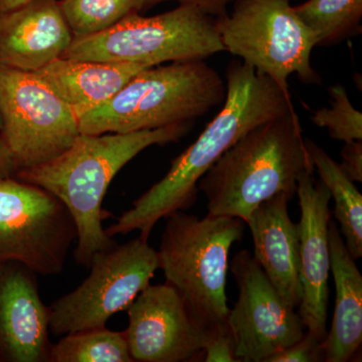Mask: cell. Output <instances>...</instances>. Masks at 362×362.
<instances>
[{"instance_id":"1","label":"cell","mask_w":362,"mask_h":362,"mask_svg":"<svg viewBox=\"0 0 362 362\" xmlns=\"http://www.w3.org/2000/svg\"><path fill=\"white\" fill-rule=\"evenodd\" d=\"M226 78L225 101L218 115L171 161L166 175L105 230L109 237L138 230L140 237L148 240L161 218L194 206L199 181L226 150L257 126L295 112L291 98L272 78L243 61L228 65Z\"/></svg>"},{"instance_id":"2","label":"cell","mask_w":362,"mask_h":362,"mask_svg":"<svg viewBox=\"0 0 362 362\" xmlns=\"http://www.w3.org/2000/svg\"><path fill=\"white\" fill-rule=\"evenodd\" d=\"M189 128L185 123L131 133L80 134L63 153L16 171L14 177L45 188L68 207L77 228L76 261L89 267L96 252L117 244L102 225L108 216L102 202L111 181L143 150L178 141Z\"/></svg>"},{"instance_id":"3","label":"cell","mask_w":362,"mask_h":362,"mask_svg":"<svg viewBox=\"0 0 362 362\" xmlns=\"http://www.w3.org/2000/svg\"><path fill=\"white\" fill-rule=\"evenodd\" d=\"M314 168L296 112L257 126L206 171L197 188L213 216L246 223L262 202L284 194L291 201L298 177Z\"/></svg>"},{"instance_id":"4","label":"cell","mask_w":362,"mask_h":362,"mask_svg":"<svg viewBox=\"0 0 362 362\" xmlns=\"http://www.w3.org/2000/svg\"><path fill=\"white\" fill-rule=\"evenodd\" d=\"M220 74L204 59L149 66L78 118L81 134L131 133L192 123L225 101Z\"/></svg>"},{"instance_id":"5","label":"cell","mask_w":362,"mask_h":362,"mask_svg":"<svg viewBox=\"0 0 362 362\" xmlns=\"http://www.w3.org/2000/svg\"><path fill=\"white\" fill-rule=\"evenodd\" d=\"M161 235L159 269L194 320L204 329L226 322L228 255L244 233L239 218L207 214L199 218L183 211L168 216Z\"/></svg>"},{"instance_id":"6","label":"cell","mask_w":362,"mask_h":362,"mask_svg":"<svg viewBox=\"0 0 362 362\" xmlns=\"http://www.w3.org/2000/svg\"><path fill=\"white\" fill-rule=\"evenodd\" d=\"M223 52L216 18L180 4L168 13L148 18L134 14L104 32L74 37L62 57L153 66L206 59Z\"/></svg>"},{"instance_id":"7","label":"cell","mask_w":362,"mask_h":362,"mask_svg":"<svg viewBox=\"0 0 362 362\" xmlns=\"http://www.w3.org/2000/svg\"><path fill=\"white\" fill-rule=\"evenodd\" d=\"M216 25L226 52L272 78L286 96L291 98L292 75L320 84L311 64L315 37L290 0H235L232 13L216 18Z\"/></svg>"},{"instance_id":"8","label":"cell","mask_w":362,"mask_h":362,"mask_svg":"<svg viewBox=\"0 0 362 362\" xmlns=\"http://www.w3.org/2000/svg\"><path fill=\"white\" fill-rule=\"evenodd\" d=\"M89 267V277L49 307V332L54 337L105 327L150 284L159 259L148 240L139 235L96 252Z\"/></svg>"},{"instance_id":"9","label":"cell","mask_w":362,"mask_h":362,"mask_svg":"<svg viewBox=\"0 0 362 362\" xmlns=\"http://www.w3.org/2000/svg\"><path fill=\"white\" fill-rule=\"evenodd\" d=\"M77 238L73 216L58 197L16 177L0 180V262L58 275Z\"/></svg>"},{"instance_id":"10","label":"cell","mask_w":362,"mask_h":362,"mask_svg":"<svg viewBox=\"0 0 362 362\" xmlns=\"http://www.w3.org/2000/svg\"><path fill=\"white\" fill-rule=\"evenodd\" d=\"M0 107L16 171L52 160L81 134L77 115L35 73L0 68Z\"/></svg>"},{"instance_id":"11","label":"cell","mask_w":362,"mask_h":362,"mask_svg":"<svg viewBox=\"0 0 362 362\" xmlns=\"http://www.w3.org/2000/svg\"><path fill=\"white\" fill-rule=\"evenodd\" d=\"M228 267L239 290L226 318L238 362H266L301 339L306 329L301 317L283 301L251 252H238Z\"/></svg>"},{"instance_id":"12","label":"cell","mask_w":362,"mask_h":362,"mask_svg":"<svg viewBox=\"0 0 362 362\" xmlns=\"http://www.w3.org/2000/svg\"><path fill=\"white\" fill-rule=\"evenodd\" d=\"M123 334L133 361H192L204 352L206 329L173 286L148 285L128 307Z\"/></svg>"},{"instance_id":"13","label":"cell","mask_w":362,"mask_h":362,"mask_svg":"<svg viewBox=\"0 0 362 362\" xmlns=\"http://www.w3.org/2000/svg\"><path fill=\"white\" fill-rule=\"evenodd\" d=\"M315 169H306L298 177L297 195L301 216L299 230V313L305 327L324 339L329 302L330 194L322 181L314 177Z\"/></svg>"},{"instance_id":"14","label":"cell","mask_w":362,"mask_h":362,"mask_svg":"<svg viewBox=\"0 0 362 362\" xmlns=\"http://www.w3.org/2000/svg\"><path fill=\"white\" fill-rule=\"evenodd\" d=\"M49 316L35 272L20 262H0V361L49 362Z\"/></svg>"},{"instance_id":"15","label":"cell","mask_w":362,"mask_h":362,"mask_svg":"<svg viewBox=\"0 0 362 362\" xmlns=\"http://www.w3.org/2000/svg\"><path fill=\"white\" fill-rule=\"evenodd\" d=\"M73 39L59 0H32L0 13V68L35 73L63 56Z\"/></svg>"},{"instance_id":"16","label":"cell","mask_w":362,"mask_h":362,"mask_svg":"<svg viewBox=\"0 0 362 362\" xmlns=\"http://www.w3.org/2000/svg\"><path fill=\"white\" fill-rule=\"evenodd\" d=\"M287 195L281 194L262 202L246 223L254 244V259L283 301L291 308L301 302L299 230L288 211Z\"/></svg>"},{"instance_id":"17","label":"cell","mask_w":362,"mask_h":362,"mask_svg":"<svg viewBox=\"0 0 362 362\" xmlns=\"http://www.w3.org/2000/svg\"><path fill=\"white\" fill-rule=\"evenodd\" d=\"M146 68L149 66L142 64L59 57L35 74L80 118L115 96Z\"/></svg>"},{"instance_id":"18","label":"cell","mask_w":362,"mask_h":362,"mask_svg":"<svg viewBox=\"0 0 362 362\" xmlns=\"http://www.w3.org/2000/svg\"><path fill=\"white\" fill-rule=\"evenodd\" d=\"M328 237L337 298L330 329L322 342L324 361L346 362L362 343V276L334 221H329Z\"/></svg>"},{"instance_id":"19","label":"cell","mask_w":362,"mask_h":362,"mask_svg":"<svg viewBox=\"0 0 362 362\" xmlns=\"http://www.w3.org/2000/svg\"><path fill=\"white\" fill-rule=\"evenodd\" d=\"M307 151L320 180L334 199L333 211L339 223V232L350 256L362 257V195L354 181L345 175L338 162L333 160L325 150L310 139H305Z\"/></svg>"},{"instance_id":"20","label":"cell","mask_w":362,"mask_h":362,"mask_svg":"<svg viewBox=\"0 0 362 362\" xmlns=\"http://www.w3.org/2000/svg\"><path fill=\"white\" fill-rule=\"evenodd\" d=\"M293 8L317 45L338 44L361 28L362 0H308Z\"/></svg>"},{"instance_id":"21","label":"cell","mask_w":362,"mask_h":362,"mask_svg":"<svg viewBox=\"0 0 362 362\" xmlns=\"http://www.w3.org/2000/svg\"><path fill=\"white\" fill-rule=\"evenodd\" d=\"M49 362H134L123 332L106 326L69 333L52 344Z\"/></svg>"},{"instance_id":"22","label":"cell","mask_w":362,"mask_h":362,"mask_svg":"<svg viewBox=\"0 0 362 362\" xmlns=\"http://www.w3.org/2000/svg\"><path fill=\"white\" fill-rule=\"evenodd\" d=\"M74 37L108 30L121 21L149 8V0H59Z\"/></svg>"},{"instance_id":"23","label":"cell","mask_w":362,"mask_h":362,"mask_svg":"<svg viewBox=\"0 0 362 362\" xmlns=\"http://www.w3.org/2000/svg\"><path fill=\"white\" fill-rule=\"evenodd\" d=\"M328 93L329 107L317 110L312 116V122L326 128L330 137L338 141L362 140V114L350 101L346 88L333 85Z\"/></svg>"},{"instance_id":"24","label":"cell","mask_w":362,"mask_h":362,"mask_svg":"<svg viewBox=\"0 0 362 362\" xmlns=\"http://www.w3.org/2000/svg\"><path fill=\"white\" fill-rule=\"evenodd\" d=\"M204 361L237 362L235 344L228 324L206 328L204 339Z\"/></svg>"},{"instance_id":"25","label":"cell","mask_w":362,"mask_h":362,"mask_svg":"<svg viewBox=\"0 0 362 362\" xmlns=\"http://www.w3.org/2000/svg\"><path fill=\"white\" fill-rule=\"evenodd\" d=\"M323 339L307 331L301 339L277 352L266 362H319L324 361Z\"/></svg>"},{"instance_id":"26","label":"cell","mask_w":362,"mask_h":362,"mask_svg":"<svg viewBox=\"0 0 362 362\" xmlns=\"http://www.w3.org/2000/svg\"><path fill=\"white\" fill-rule=\"evenodd\" d=\"M341 166L354 182L362 181V140L345 142L341 149Z\"/></svg>"},{"instance_id":"27","label":"cell","mask_w":362,"mask_h":362,"mask_svg":"<svg viewBox=\"0 0 362 362\" xmlns=\"http://www.w3.org/2000/svg\"><path fill=\"white\" fill-rule=\"evenodd\" d=\"M164 1H176L181 6H194L216 18L225 16L228 4L235 0H149V6H156Z\"/></svg>"},{"instance_id":"28","label":"cell","mask_w":362,"mask_h":362,"mask_svg":"<svg viewBox=\"0 0 362 362\" xmlns=\"http://www.w3.org/2000/svg\"><path fill=\"white\" fill-rule=\"evenodd\" d=\"M16 173V165L11 152L0 137V180L4 178L14 177Z\"/></svg>"},{"instance_id":"29","label":"cell","mask_w":362,"mask_h":362,"mask_svg":"<svg viewBox=\"0 0 362 362\" xmlns=\"http://www.w3.org/2000/svg\"><path fill=\"white\" fill-rule=\"evenodd\" d=\"M30 1L32 0H0V13L11 11Z\"/></svg>"},{"instance_id":"30","label":"cell","mask_w":362,"mask_h":362,"mask_svg":"<svg viewBox=\"0 0 362 362\" xmlns=\"http://www.w3.org/2000/svg\"><path fill=\"white\" fill-rule=\"evenodd\" d=\"M2 129H4V119H2L1 107H0V136H1Z\"/></svg>"}]
</instances>
